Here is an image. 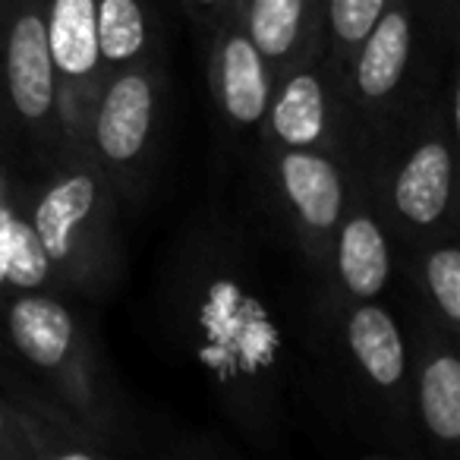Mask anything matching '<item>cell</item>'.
I'll list each match as a JSON object with an SVG mask.
<instances>
[{
	"label": "cell",
	"mask_w": 460,
	"mask_h": 460,
	"mask_svg": "<svg viewBox=\"0 0 460 460\" xmlns=\"http://www.w3.org/2000/svg\"><path fill=\"white\" fill-rule=\"evenodd\" d=\"M161 313L230 426L256 447H281L306 313L275 288L243 230L221 217L186 230L167 262Z\"/></svg>",
	"instance_id": "obj_1"
},
{
	"label": "cell",
	"mask_w": 460,
	"mask_h": 460,
	"mask_svg": "<svg viewBox=\"0 0 460 460\" xmlns=\"http://www.w3.org/2000/svg\"><path fill=\"white\" fill-rule=\"evenodd\" d=\"M303 366L332 413L376 454L420 457L401 313L385 300H309Z\"/></svg>",
	"instance_id": "obj_2"
},
{
	"label": "cell",
	"mask_w": 460,
	"mask_h": 460,
	"mask_svg": "<svg viewBox=\"0 0 460 460\" xmlns=\"http://www.w3.org/2000/svg\"><path fill=\"white\" fill-rule=\"evenodd\" d=\"M7 357L73 422L95 435L114 457L136 451V429L120 388L108 372L89 322L66 303L64 290H26L0 300Z\"/></svg>",
	"instance_id": "obj_3"
},
{
	"label": "cell",
	"mask_w": 460,
	"mask_h": 460,
	"mask_svg": "<svg viewBox=\"0 0 460 460\" xmlns=\"http://www.w3.org/2000/svg\"><path fill=\"white\" fill-rule=\"evenodd\" d=\"M457 85V58H451L447 76L426 98L357 148L397 243L460 227Z\"/></svg>",
	"instance_id": "obj_4"
},
{
	"label": "cell",
	"mask_w": 460,
	"mask_h": 460,
	"mask_svg": "<svg viewBox=\"0 0 460 460\" xmlns=\"http://www.w3.org/2000/svg\"><path fill=\"white\" fill-rule=\"evenodd\" d=\"M35 237L64 294L102 300L123 269L120 196L79 136L45 167L22 173Z\"/></svg>",
	"instance_id": "obj_5"
},
{
	"label": "cell",
	"mask_w": 460,
	"mask_h": 460,
	"mask_svg": "<svg viewBox=\"0 0 460 460\" xmlns=\"http://www.w3.org/2000/svg\"><path fill=\"white\" fill-rule=\"evenodd\" d=\"M60 146L58 73L41 0H0V158L13 171L32 173Z\"/></svg>",
	"instance_id": "obj_6"
},
{
	"label": "cell",
	"mask_w": 460,
	"mask_h": 460,
	"mask_svg": "<svg viewBox=\"0 0 460 460\" xmlns=\"http://www.w3.org/2000/svg\"><path fill=\"white\" fill-rule=\"evenodd\" d=\"M454 58L435 41L416 0H391L344 64V89L359 146L403 117L441 83L438 60Z\"/></svg>",
	"instance_id": "obj_7"
},
{
	"label": "cell",
	"mask_w": 460,
	"mask_h": 460,
	"mask_svg": "<svg viewBox=\"0 0 460 460\" xmlns=\"http://www.w3.org/2000/svg\"><path fill=\"white\" fill-rule=\"evenodd\" d=\"M164 104L167 73L158 58L108 73L92 98L79 139L120 202H142L152 190Z\"/></svg>",
	"instance_id": "obj_8"
},
{
	"label": "cell",
	"mask_w": 460,
	"mask_h": 460,
	"mask_svg": "<svg viewBox=\"0 0 460 460\" xmlns=\"http://www.w3.org/2000/svg\"><path fill=\"white\" fill-rule=\"evenodd\" d=\"M252 158L262 211L315 281L350 190V158L315 148H252Z\"/></svg>",
	"instance_id": "obj_9"
},
{
	"label": "cell",
	"mask_w": 460,
	"mask_h": 460,
	"mask_svg": "<svg viewBox=\"0 0 460 460\" xmlns=\"http://www.w3.org/2000/svg\"><path fill=\"white\" fill-rule=\"evenodd\" d=\"M252 148H315L353 158L359 148V127L344 89V73L332 54L290 66L275 76Z\"/></svg>",
	"instance_id": "obj_10"
},
{
	"label": "cell",
	"mask_w": 460,
	"mask_h": 460,
	"mask_svg": "<svg viewBox=\"0 0 460 460\" xmlns=\"http://www.w3.org/2000/svg\"><path fill=\"white\" fill-rule=\"evenodd\" d=\"M394 234L378 208L359 155L350 158V190L332 234L325 262L313 281V300H385L394 281Z\"/></svg>",
	"instance_id": "obj_11"
},
{
	"label": "cell",
	"mask_w": 460,
	"mask_h": 460,
	"mask_svg": "<svg viewBox=\"0 0 460 460\" xmlns=\"http://www.w3.org/2000/svg\"><path fill=\"white\" fill-rule=\"evenodd\" d=\"M401 322L407 332L420 457L454 460L460 447V341L410 309H401Z\"/></svg>",
	"instance_id": "obj_12"
},
{
	"label": "cell",
	"mask_w": 460,
	"mask_h": 460,
	"mask_svg": "<svg viewBox=\"0 0 460 460\" xmlns=\"http://www.w3.org/2000/svg\"><path fill=\"white\" fill-rule=\"evenodd\" d=\"M271 83L269 64L230 10L208 32V92L217 127L230 146H256Z\"/></svg>",
	"instance_id": "obj_13"
},
{
	"label": "cell",
	"mask_w": 460,
	"mask_h": 460,
	"mask_svg": "<svg viewBox=\"0 0 460 460\" xmlns=\"http://www.w3.org/2000/svg\"><path fill=\"white\" fill-rule=\"evenodd\" d=\"M48 48L60 95L64 136L83 133L85 114L102 85V64L95 45V0H41Z\"/></svg>",
	"instance_id": "obj_14"
},
{
	"label": "cell",
	"mask_w": 460,
	"mask_h": 460,
	"mask_svg": "<svg viewBox=\"0 0 460 460\" xmlns=\"http://www.w3.org/2000/svg\"><path fill=\"white\" fill-rule=\"evenodd\" d=\"M394 288L403 294V309L460 341V227L397 243Z\"/></svg>",
	"instance_id": "obj_15"
},
{
	"label": "cell",
	"mask_w": 460,
	"mask_h": 460,
	"mask_svg": "<svg viewBox=\"0 0 460 460\" xmlns=\"http://www.w3.org/2000/svg\"><path fill=\"white\" fill-rule=\"evenodd\" d=\"M230 10L265 58L271 76L328 51L322 0H230Z\"/></svg>",
	"instance_id": "obj_16"
},
{
	"label": "cell",
	"mask_w": 460,
	"mask_h": 460,
	"mask_svg": "<svg viewBox=\"0 0 460 460\" xmlns=\"http://www.w3.org/2000/svg\"><path fill=\"white\" fill-rule=\"evenodd\" d=\"M26 290H60L35 237L26 180L0 158V300Z\"/></svg>",
	"instance_id": "obj_17"
},
{
	"label": "cell",
	"mask_w": 460,
	"mask_h": 460,
	"mask_svg": "<svg viewBox=\"0 0 460 460\" xmlns=\"http://www.w3.org/2000/svg\"><path fill=\"white\" fill-rule=\"evenodd\" d=\"M114 454L85 429L54 422L0 388V460H108Z\"/></svg>",
	"instance_id": "obj_18"
},
{
	"label": "cell",
	"mask_w": 460,
	"mask_h": 460,
	"mask_svg": "<svg viewBox=\"0 0 460 460\" xmlns=\"http://www.w3.org/2000/svg\"><path fill=\"white\" fill-rule=\"evenodd\" d=\"M95 45L102 79L158 58L155 0H95Z\"/></svg>",
	"instance_id": "obj_19"
},
{
	"label": "cell",
	"mask_w": 460,
	"mask_h": 460,
	"mask_svg": "<svg viewBox=\"0 0 460 460\" xmlns=\"http://www.w3.org/2000/svg\"><path fill=\"white\" fill-rule=\"evenodd\" d=\"M391 0H322V20H325V45L334 64L344 70L353 48L376 26Z\"/></svg>",
	"instance_id": "obj_20"
},
{
	"label": "cell",
	"mask_w": 460,
	"mask_h": 460,
	"mask_svg": "<svg viewBox=\"0 0 460 460\" xmlns=\"http://www.w3.org/2000/svg\"><path fill=\"white\" fill-rule=\"evenodd\" d=\"M422 10V20L429 22L435 41L447 54H457L460 41V0H416Z\"/></svg>",
	"instance_id": "obj_21"
},
{
	"label": "cell",
	"mask_w": 460,
	"mask_h": 460,
	"mask_svg": "<svg viewBox=\"0 0 460 460\" xmlns=\"http://www.w3.org/2000/svg\"><path fill=\"white\" fill-rule=\"evenodd\" d=\"M177 4L190 13V20L202 35H208L230 13V0H177Z\"/></svg>",
	"instance_id": "obj_22"
},
{
	"label": "cell",
	"mask_w": 460,
	"mask_h": 460,
	"mask_svg": "<svg viewBox=\"0 0 460 460\" xmlns=\"http://www.w3.org/2000/svg\"><path fill=\"white\" fill-rule=\"evenodd\" d=\"M7 359V341H4V332H0V363Z\"/></svg>",
	"instance_id": "obj_23"
}]
</instances>
